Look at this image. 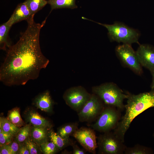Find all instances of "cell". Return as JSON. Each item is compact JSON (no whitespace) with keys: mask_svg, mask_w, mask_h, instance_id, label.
<instances>
[{"mask_svg":"<svg viewBox=\"0 0 154 154\" xmlns=\"http://www.w3.org/2000/svg\"><path fill=\"white\" fill-rule=\"evenodd\" d=\"M34 17L27 21V29L8 48L1 66L0 80L6 86L24 85L37 79L49 62L42 52L39 41L40 31L46 19L40 24L35 22Z\"/></svg>","mask_w":154,"mask_h":154,"instance_id":"obj_1","label":"cell"},{"mask_svg":"<svg viewBox=\"0 0 154 154\" xmlns=\"http://www.w3.org/2000/svg\"><path fill=\"white\" fill-rule=\"evenodd\" d=\"M126 93L125 113L114 131L116 135L124 142L125 134L133 120L145 110L154 107V89L137 95L128 92Z\"/></svg>","mask_w":154,"mask_h":154,"instance_id":"obj_2","label":"cell"},{"mask_svg":"<svg viewBox=\"0 0 154 154\" xmlns=\"http://www.w3.org/2000/svg\"><path fill=\"white\" fill-rule=\"evenodd\" d=\"M92 90L93 93L107 106L116 107L121 111L125 109L123 101L127 99V94L116 84L107 83L94 87Z\"/></svg>","mask_w":154,"mask_h":154,"instance_id":"obj_3","label":"cell"},{"mask_svg":"<svg viewBox=\"0 0 154 154\" xmlns=\"http://www.w3.org/2000/svg\"><path fill=\"white\" fill-rule=\"evenodd\" d=\"M82 18L93 21L106 27L108 31V34L112 42L130 44L134 43L139 44L138 41L140 36L139 31L129 27L123 23L116 22L113 24L108 25L97 22L84 17H82Z\"/></svg>","mask_w":154,"mask_h":154,"instance_id":"obj_4","label":"cell"},{"mask_svg":"<svg viewBox=\"0 0 154 154\" xmlns=\"http://www.w3.org/2000/svg\"><path fill=\"white\" fill-rule=\"evenodd\" d=\"M121 111L116 107L107 106L91 126L94 130L104 133L114 130L121 119Z\"/></svg>","mask_w":154,"mask_h":154,"instance_id":"obj_5","label":"cell"},{"mask_svg":"<svg viewBox=\"0 0 154 154\" xmlns=\"http://www.w3.org/2000/svg\"><path fill=\"white\" fill-rule=\"evenodd\" d=\"M97 139L99 154H123L127 147L124 142L111 131L100 135Z\"/></svg>","mask_w":154,"mask_h":154,"instance_id":"obj_6","label":"cell"},{"mask_svg":"<svg viewBox=\"0 0 154 154\" xmlns=\"http://www.w3.org/2000/svg\"><path fill=\"white\" fill-rule=\"evenodd\" d=\"M131 45L123 44L117 46L115 49L116 53L125 66L136 74L141 75L143 72L142 66L139 62L136 51L134 50Z\"/></svg>","mask_w":154,"mask_h":154,"instance_id":"obj_7","label":"cell"},{"mask_svg":"<svg viewBox=\"0 0 154 154\" xmlns=\"http://www.w3.org/2000/svg\"><path fill=\"white\" fill-rule=\"evenodd\" d=\"M91 95L84 88L78 86L66 90L63 98L66 104L78 113L89 99Z\"/></svg>","mask_w":154,"mask_h":154,"instance_id":"obj_8","label":"cell"},{"mask_svg":"<svg viewBox=\"0 0 154 154\" xmlns=\"http://www.w3.org/2000/svg\"><path fill=\"white\" fill-rule=\"evenodd\" d=\"M104 106L103 102L96 94H91L89 99L78 113L79 120L81 122H90L98 118Z\"/></svg>","mask_w":154,"mask_h":154,"instance_id":"obj_9","label":"cell"},{"mask_svg":"<svg viewBox=\"0 0 154 154\" xmlns=\"http://www.w3.org/2000/svg\"><path fill=\"white\" fill-rule=\"evenodd\" d=\"M87 151L93 154L96 153L98 147L96 137L94 129L82 127L72 135Z\"/></svg>","mask_w":154,"mask_h":154,"instance_id":"obj_10","label":"cell"},{"mask_svg":"<svg viewBox=\"0 0 154 154\" xmlns=\"http://www.w3.org/2000/svg\"><path fill=\"white\" fill-rule=\"evenodd\" d=\"M139 62L142 66L154 71V47L148 44L139 45L136 51Z\"/></svg>","mask_w":154,"mask_h":154,"instance_id":"obj_11","label":"cell"},{"mask_svg":"<svg viewBox=\"0 0 154 154\" xmlns=\"http://www.w3.org/2000/svg\"><path fill=\"white\" fill-rule=\"evenodd\" d=\"M32 16L24 2L19 4L8 20L5 23L7 25L11 27L13 24L23 20L29 19Z\"/></svg>","mask_w":154,"mask_h":154,"instance_id":"obj_12","label":"cell"},{"mask_svg":"<svg viewBox=\"0 0 154 154\" xmlns=\"http://www.w3.org/2000/svg\"><path fill=\"white\" fill-rule=\"evenodd\" d=\"M33 103L38 109L46 112H51L54 102L50 96L49 91L47 90L37 96Z\"/></svg>","mask_w":154,"mask_h":154,"instance_id":"obj_13","label":"cell"},{"mask_svg":"<svg viewBox=\"0 0 154 154\" xmlns=\"http://www.w3.org/2000/svg\"><path fill=\"white\" fill-rule=\"evenodd\" d=\"M26 121L32 125L50 128L52 125L50 121L33 110H29L25 114Z\"/></svg>","mask_w":154,"mask_h":154,"instance_id":"obj_14","label":"cell"},{"mask_svg":"<svg viewBox=\"0 0 154 154\" xmlns=\"http://www.w3.org/2000/svg\"><path fill=\"white\" fill-rule=\"evenodd\" d=\"M50 128L32 125L30 137L40 145L49 141V132Z\"/></svg>","mask_w":154,"mask_h":154,"instance_id":"obj_15","label":"cell"},{"mask_svg":"<svg viewBox=\"0 0 154 154\" xmlns=\"http://www.w3.org/2000/svg\"><path fill=\"white\" fill-rule=\"evenodd\" d=\"M49 140L53 142L60 151L69 146H72L74 143L70 139L63 138L50 128L49 132Z\"/></svg>","mask_w":154,"mask_h":154,"instance_id":"obj_16","label":"cell"},{"mask_svg":"<svg viewBox=\"0 0 154 154\" xmlns=\"http://www.w3.org/2000/svg\"><path fill=\"white\" fill-rule=\"evenodd\" d=\"M76 0H48V4L51 7V12L54 9L61 8L73 9L78 7Z\"/></svg>","mask_w":154,"mask_h":154,"instance_id":"obj_17","label":"cell"},{"mask_svg":"<svg viewBox=\"0 0 154 154\" xmlns=\"http://www.w3.org/2000/svg\"><path fill=\"white\" fill-rule=\"evenodd\" d=\"M78 125L77 122L67 123L58 127L56 132L63 138H69L78 129Z\"/></svg>","mask_w":154,"mask_h":154,"instance_id":"obj_18","label":"cell"},{"mask_svg":"<svg viewBox=\"0 0 154 154\" xmlns=\"http://www.w3.org/2000/svg\"><path fill=\"white\" fill-rule=\"evenodd\" d=\"M5 23L0 26V48L4 50H7L11 45L8 40V34L11 27Z\"/></svg>","mask_w":154,"mask_h":154,"instance_id":"obj_19","label":"cell"},{"mask_svg":"<svg viewBox=\"0 0 154 154\" xmlns=\"http://www.w3.org/2000/svg\"><path fill=\"white\" fill-rule=\"evenodd\" d=\"M20 128L11 123L6 117H0V129L4 132L15 137Z\"/></svg>","mask_w":154,"mask_h":154,"instance_id":"obj_20","label":"cell"},{"mask_svg":"<svg viewBox=\"0 0 154 154\" xmlns=\"http://www.w3.org/2000/svg\"><path fill=\"white\" fill-rule=\"evenodd\" d=\"M7 118L16 126L21 127L25 124L22 119L20 114V110L16 107L8 111Z\"/></svg>","mask_w":154,"mask_h":154,"instance_id":"obj_21","label":"cell"},{"mask_svg":"<svg viewBox=\"0 0 154 154\" xmlns=\"http://www.w3.org/2000/svg\"><path fill=\"white\" fill-rule=\"evenodd\" d=\"M24 2L31 15L34 16L48 4L47 0H26Z\"/></svg>","mask_w":154,"mask_h":154,"instance_id":"obj_22","label":"cell"},{"mask_svg":"<svg viewBox=\"0 0 154 154\" xmlns=\"http://www.w3.org/2000/svg\"><path fill=\"white\" fill-rule=\"evenodd\" d=\"M32 125L29 123L20 128L14 139L19 144L24 143L30 137Z\"/></svg>","mask_w":154,"mask_h":154,"instance_id":"obj_23","label":"cell"},{"mask_svg":"<svg viewBox=\"0 0 154 154\" xmlns=\"http://www.w3.org/2000/svg\"><path fill=\"white\" fill-rule=\"evenodd\" d=\"M153 153V151L151 148L137 144L132 147H126L124 154H151Z\"/></svg>","mask_w":154,"mask_h":154,"instance_id":"obj_24","label":"cell"},{"mask_svg":"<svg viewBox=\"0 0 154 154\" xmlns=\"http://www.w3.org/2000/svg\"><path fill=\"white\" fill-rule=\"evenodd\" d=\"M40 146L42 153L44 154H54L60 151L56 146L50 141L44 143Z\"/></svg>","mask_w":154,"mask_h":154,"instance_id":"obj_25","label":"cell"},{"mask_svg":"<svg viewBox=\"0 0 154 154\" xmlns=\"http://www.w3.org/2000/svg\"><path fill=\"white\" fill-rule=\"evenodd\" d=\"M25 143L29 150L30 154H39L42 153L40 146L33 140L30 137Z\"/></svg>","mask_w":154,"mask_h":154,"instance_id":"obj_26","label":"cell"},{"mask_svg":"<svg viewBox=\"0 0 154 154\" xmlns=\"http://www.w3.org/2000/svg\"><path fill=\"white\" fill-rule=\"evenodd\" d=\"M15 137L3 131L0 129V145L9 144L14 138Z\"/></svg>","mask_w":154,"mask_h":154,"instance_id":"obj_27","label":"cell"},{"mask_svg":"<svg viewBox=\"0 0 154 154\" xmlns=\"http://www.w3.org/2000/svg\"><path fill=\"white\" fill-rule=\"evenodd\" d=\"M7 145L12 154H18L20 144L14 138L11 143Z\"/></svg>","mask_w":154,"mask_h":154,"instance_id":"obj_28","label":"cell"},{"mask_svg":"<svg viewBox=\"0 0 154 154\" xmlns=\"http://www.w3.org/2000/svg\"><path fill=\"white\" fill-rule=\"evenodd\" d=\"M72 146L73 148L72 154H85L86 153L87 151L86 149H81L74 143Z\"/></svg>","mask_w":154,"mask_h":154,"instance_id":"obj_29","label":"cell"},{"mask_svg":"<svg viewBox=\"0 0 154 154\" xmlns=\"http://www.w3.org/2000/svg\"><path fill=\"white\" fill-rule=\"evenodd\" d=\"M20 144L18 154H30L29 151L25 143Z\"/></svg>","mask_w":154,"mask_h":154,"instance_id":"obj_30","label":"cell"},{"mask_svg":"<svg viewBox=\"0 0 154 154\" xmlns=\"http://www.w3.org/2000/svg\"><path fill=\"white\" fill-rule=\"evenodd\" d=\"M0 154H12L8 145H5L0 146Z\"/></svg>","mask_w":154,"mask_h":154,"instance_id":"obj_31","label":"cell"},{"mask_svg":"<svg viewBox=\"0 0 154 154\" xmlns=\"http://www.w3.org/2000/svg\"><path fill=\"white\" fill-rule=\"evenodd\" d=\"M152 76V81L150 86L151 89H154V71L151 73Z\"/></svg>","mask_w":154,"mask_h":154,"instance_id":"obj_32","label":"cell"},{"mask_svg":"<svg viewBox=\"0 0 154 154\" xmlns=\"http://www.w3.org/2000/svg\"><path fill=\"white\" fill-rule=\"evenodd\" d=\"M153 137H154V133L153 134Z\"/></svg>","mask_w":154,"mask_h":154,"instance_id":"obj_33","label":"cell"}]
</instances>
